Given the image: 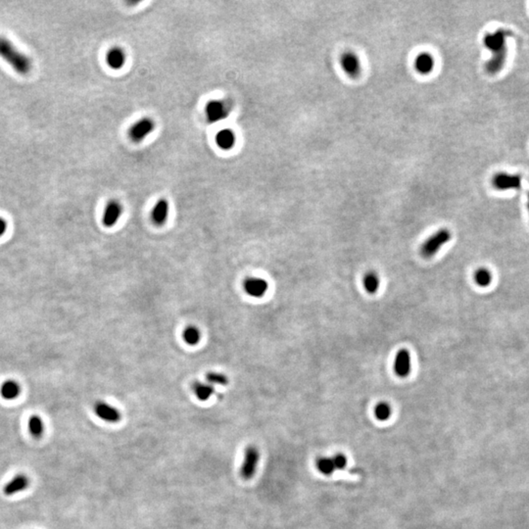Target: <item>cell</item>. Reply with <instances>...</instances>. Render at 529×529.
Here are the masks:
<instances>
[{"label":"cell","mask_w":529,"mask_h":529,"mask_svg":"<svg viewBox=\"0 0 529 529\" xmlns=\"http://www.w3.org/2000/svg\"><path fill=\"white\" fill-rule=\"evenodd\" d=\"M332 461H333V464H334V467H335V470H338V471H341V470H344L346 467H347V458L345 455L339 453V454H335L332 458Z\"/></svg>","instance_id":"4316f807"},{"label":"cell","mask_w":529,"mask_h":529,"mask_svg":"<svg viewBox=\"0 0 529 529\" xmlns=\"http://www.w3.org/2000/svg\"><path fill=\"white\" fill-rule=\"evenodd\" d=\"M394 371L400 378H406L411 373V356L408 350H400L395 358Z\"/></svg>","instance_id":"7c38bea8"},{"label":"cell","mask_w":529,"mask_h":529,"mask_svg":"<svg viewBox=\"0 0 529 529\" xmlns=\"http://www.w3.org/2000/svg\"><path fill=\"white\" fill-rule=\"evenodd\" d=\"M94 412L99 419L109 424L119 423L122 419L121 412L116 407L105 402H97L94 406Z\"/></svg>","instance_id":"ba28073f"},{"label":"cell","mask_w":529,"mask_h":529,"mask_svg":"<svg viewBox=\"0 0 529 529\" xmlns=\"http://www.w3.org/2000/svg\"><path fill=\"white\" fill-rule=\"evenodd\" d=\"M492 184L498 190L520 189L522 186V176L520 175L500 173L493 176Z\"/></svg>","instance_id":"5b68a950"},{"label":"cell","mask_w":529,"mask_h":529,"mask_svg":"<svg viewBox=\"0 0 529 529\" xmlns=\"http://www.w3.org/2000/svg\"><path fill=\"white\" fill-rule=\"evenodd\" d=\"M364 286L368 293L375 294L379 287V278L376 273H368L364 277Z\"/></svg>","instance_id":"603a6c76"},{"label":"cell","mask_w":529,"mask_h":529,"mask_svg":"<svg viewBox=\"0 0 529 529\" xmlns=\"http://www.w3.org/2000/svg\"><path fill=\"white\" fill-rule=\"evenodd\" d=\"M317 468L319 472L325 476H330L336 471L333 461L329 457L319 458L317 461Z\"/></svg>","instance_id":"cb8c5ba5"},{"label":"cell","mask_w":529,"mask_h":529,"mask_svg":"<svg viewBox=\"0 0 529 529\" xmlns=\"http://www.w3.org/2000/svg\"><path fill=\"white\" fill-rule=\"evenodd\" d=\"M28 430H29V433L35 438H39V437L42 436L44 427H43V422L40 419V417L34 415V416H31L29 418V420H28Z\"/></svg>","instance_id":"7402d4cb"},{"label":"cell","mask_w":529,"mask_h":529,"mask_svg":"<svg viewBox=\"0 0 529 529\" xmlns=\"http://www.w3.org/2000/svg\"><path fill=\"white\" fill-rule=\"evenodd\" d=\"M236 141L235 134L232 130L228 128H224L220 130L216 136V142L218 146L223 150H230Z\"/></svg>","instance_id":"2e32d148"},{"label":"cell","mask_w":529,"mask_h":529,"mask_svg":"<svg viewBox=\"0 0 529 529\" xmlns=\"http://www.w3.org/2000/svg\"><path fill=\"white\" fill-rule=\"evenodd\" d=\"M155 128L154 122L149 118H144L135 123L129 129V136L135 142L142 141Z\"/></svg>","instance_id":"9c48e42d"},{"label":"cell","mask_w":529,"mask_h":529,"mask_svg":"<svg viewBox=\"0 0 529 529\" xmlns=\"http://www.w3.org/2000/svg\"><path fill=\"white\" fill-rule=\"evenodd\" d=\"M528 208H529V202H528Z\"/></svg>","instance_id":"f1b7e54d"},{"label":"cell","mask_w":529,"mask_h":529,"mask_svg":"<svg viewBox=\"0 0 529 529\" xmlns=\"http://www.w3.org/2000/svg\"><path fill=\"white\" fill-rule=\"evenodd\" d=\"M193 392L198 400L205 402L208 401L215 393V386L204 382H196L193 384Z\"/></svg>","instance_id":"ac0fdd59"},{"label":"cell","mask_w":529,"mask_h":529,"mask_svg":"<svg viewBox=\"0 0 529 529\" xmlns=\"http://www.w3.org/2000/svg\"><path fill=\"white\" fill-rule=\"evenodd\" d=\"M475 281L480 287H487L492 282V274L486 268H480L475 273Z\"/></svg>","instance_id":"44dd1931"},{"label":"cell","mask_w":529,"mask_h":529,"mask_svg":"<svg viewBox=\"0 0 529 529\" xmlns=\"http://www.w3.org/2000/svg\"><path fill=\"white\" fill-rule=\"evenodd\" d=\"M510 34V30L503 28L485 34L483 43L492 52L491 59L485 65L487 74L496 75L503 70L507 59V37Z\"/></svg>","instance_id":"6da1fadb"},{"label":"cell","mask_w":529,"mask_h":529,"mask_svg":"<svg viewBox=\"0 0 529 529\" xmlns=\"http://www.w3.org/2000/svg\"><path fill=\"white\" fill-rule=\"evenodd\" d=\"M229 109L227 104L220 100H212L206 106V116L210 123H218L227 118Z\"/></svg>","instance_id":"52a82bcc"},{"label":"cell","mask_w":529,"mask_h":529,"mask_svg":"<svg viewBox=\"0 0 529 529\" xmlns=\"http://www.w3.org/2000/svg\"><path fill=\"white\" fill-rule=\"evenodd\" d=\"M170 206L166 199H160L152 210V221L156 226H163L166 224L169 217Z\"/></svg>","instance_id":"5bb4252c"},{"label":"cell","mask_w":529,"mask_h":529,"mask_svg":"<svg viewBox=\"0 0 529 529\" xmlns=\"http://www.w3.org/2000/svg\"><path fill=\"white\" fill-rule=\"evenodd\" d=\"M452 234L449 229L442 228L432 234L421 248V254L425 258L433 257L443 245L448 243L451 240Z\"/></svg>","instance_id":"3957f363"},{"label":"cell","mask_w":529,"mask_h":529,"mask_svg":"<svg viewBox=\"0 0 529 529\" xmlns=\"http://www.w3.org/2000/svg\"><path fill=\"white\" fill-rule=\"evenodd\" d=\"M392 414V409L389 404L385 402H381L378 404L375 408V416L378 421L384 422L387 421Z\"/></svg>","instance_id":"d4e9b609"},{"label":"cell","mask_w":529,"mask_h":529,"mask_svg":"<svg viewBox=\"0 0 529 529\" xmlns=\"http://www.w3.org/2000/svg\"><path fill=\"white\" fill-rule=\"evenodd\" d=\"M106 60L109 67H111L112 69L118 70V69H121L125 65L126 55H125V52L121 48L114 47L108 51Z\"/></svg>","instance_id":"e0dca14e"},{"label":"cell","mask_w":529,"mask_h":529,"mask_svg":"<svg viewBox=\"0 0 529 529\" xmlns=\"http://www.w3.org/2000/svg\"><path fill=\"white\" fill-rule=\"evenodd\" d=\"M123 214V207L117 201H110L105 208L103 215V225L107 227L115 226Z\"/></svg>","instance_id":"8fae6325"},{"label":"cell","mask_w":529,"mask_h":529,"mask_svg":"<svg viewBox=\"0 0 529 529\" xmlns=\"http://www.w3.org/2000/svg\"><path fill=\"white\" fill-rule=\"evenodd\" d=\"M182 337L187 345L195 346L201 340V331L195 326H188L185 327L182 333Z\"/></svg>","instance_id":"ffe728a7"},{"label":"cell","mask_w":529,"mask_h":529,"mask_svg":"<svg viewBox=\"0 0 529 529\" xmlns=\"http://www.w3.org/2000/svg\"><path fill=\"white\" fill-rule=\"evenodd\" d=\"M29 484L28 479L24 475H18L13 479H11L5 486H4V494L7 496L15 495L19 492H22L27 488Z\"/></svg>","instance_id":"4fadbf2b"},{"label":"cell","mask_w":529,"mask_h":529,"mask_svg":"<svg viewBox=\"0 0 529 529\" xmlns=\"http://www.w3.org/2000/svg\"><path fill=\"white\" fill-rule=\"evenodd\" d=\"M207 378V382L213 386L215 385H222V386H225L227 384H228V378L226 375L224 374H221V373H217V372H211L207 375L206 377Z\"/></svg>","instance_id":"484cf974"},{"label":"cell","mask_w":529,"mask_h":529,"mask_svg":"<svg viewBox=\"0 0 529 529\" xmlns=\"http://www.w3.org/2000/svg\"><path fill=\"white\" fill-rule=\"evenodd\" d=\"M243 288L245 293L250 297L261 298L267 293L269 289V283L266 279L262 277H252L245 279L243 283Z\"/></svg>","instance_id":"8992f818"},{"label":"cell","mask_w":529,"mask_h":529,"mask_svg":"<svg viewBox=\"0 0 529 529\" xmlns=\"http://www.w3.org/2000/svg\"><path fill=\"white\" fill-rule=\"evenodd\" d=\"M260 461V451L254 445H250L246 448L244 453V459L240 468V477L248 481L253 479L256 474L257 467Z\"/></svg>","instance_id":"277c9868"},{"label":"cell","mask_w":529,"mask_h":529,"mask_svg":"<svg viewBox=\"0 0 529 529\" xmlns=\"http://www.w3.org/2000/svg\"><path fill=\"white\" fill-rule=\"evenodd\" d=\"M7 229V224L4 221V219L0 218V236H2Z\"/></svg>","instance_id":"83f0119b"},{"label":"cell","mask_w":529,"mask_h":529,"mask_svg":"<svg viewBox=\"0 0 529 529\" xmlns=\"http://www.w3.org/2000/svg\"><path fill=\"white\" fill-rule=\"evenodd\" d=\"M340 64L343 71L352 78H357L362 72V67L359 58L355 53L347 51L342 54L340 58Z\"/></svg>","instance_id":"30bf717a"},{"label":"cell","mask_w":529,"mask_h":529,"mask_svg":"<svg viewBox=\"0 0 529 529\" xmlns=\"http://www.w3.org/2000/svg\"><path fill=\"white\" fill-rule=\"evenodd\" d=\"M21 392L20 385L14 380L5 381L0 389V393L4 399L13 400L19 396Z\"/></svg>","instance_id":"d6986e66"},{"label":"cell","mask_w":529,"mask_h":529,"mask_svg":"<svg viewBox=\"0 0 529 529\" xmlns=\"http://www.w3.org/2000/svg\"><path fill=\"white\" fill-rule=\"evenodd\" d=\"M415 67L418 73L428 75L433 71L434 59L429 53H421L415 60Z\"/></svg>","instance_id":"9a60e30c"},{"label":"cell","mask_w":529,"mask_h":529,"mask_svg":"<svg viewBox=\"0 0 529 529\" xmlns=\"http://www.w3.org/2000/svg\"><path fill=\"white\" fill-rule=\"evenodd\" d=\"M0 57H2L20 75H25L31 68L30 60L19 51L11 41L0 36Z\"/></svg>","instance_id":"7a4b0ae2"}]
</instances>
